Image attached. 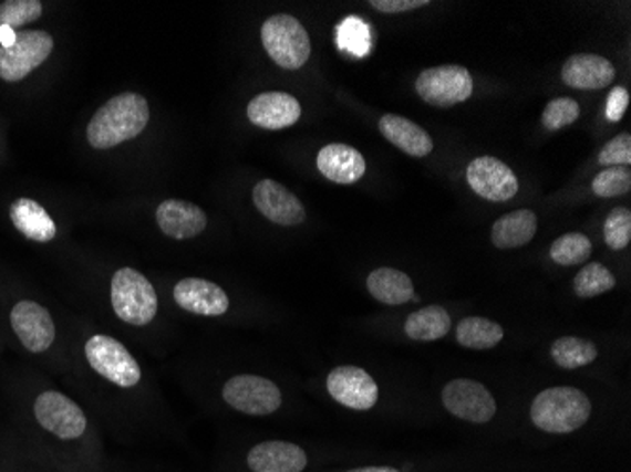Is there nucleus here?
I'll return each mask as SVG.
<instances>
[{"label": "nucleus", "mask_w": 631, "mask_h": 472, "mask_svg": "<svg viewBox=\"0 0 631 472\" xmlns=\"http://www.w3.org/2000/svg\"><path fill=\"white\" fill-rule=\"evenodd\" d=\"M175 301L184 311L199 316H221L229 311L227 293L208 280H182L175 287Z\"/></svg>", "instance_id": "obj_16"}, {"label": "nucleus", "mask_w": 631, "mask_h": 472, "mask_svg": "<svg viewBox=\"0 0 631 472\" xmlns=\"http://www.w3.org/2000/svg\"><path fill=\"white\" fill-rule=\"evenodd\" d=\"M371 7L376 8L379 12L401 13L416 8L427 7V0H371Z\"/></svg>", "instance_id": "obj_37"}, {"label": "nucleus", "mask_w": 631, "mask_h": 472, "mask_svg": "<svg viewBox=\"0 0 631 472\" xmlns=\"http://www.w3.org/2000/svg\"><path fill=\"white\" fill-rule=\"evenodd\" d=\"M598 161L603 167H628L631 162V136L630 133H622V135L612 138L611 143L607 144L606 148L601 149Z\"/></svg>", "instance_id": "obj_35"}, {"label": "nucleus", "mask_w": 631, "mask_h": 472, "mask_svg": "<svg viewBox=\"0 0 631 472\" xmlns=\"http://www.w3.org/2000/svg\"><path fill=\"white\" fill-rule=\"evenodd\" d=\"M537 233V216L531 210H515L505 214L492 227V242L499 250L523 248L534 240Z\"/></svg>", "instance_id": "obj_22"}, {"label": "nucleus", "mask_w": 631, "mask_h": 472, "mask_svg": "<svg viewBox=\"0 0 631 472\" xmlns=\"http://www.w3.org/2000/svg\"><path fill=\"white\" fill-rule=\"evenodd\" d=\"M443 405L451 415L470 423H488L496 416V399L483 384L467 378L452 380L443 389Z\"/></svg>", "instance_id": "obj_10"}, {"label": "nucleus", "mask_w": 631, "mask_h": 472, "mask_svg": "<svg viewBox=\"0 0 631 472\" xmlns=\"http://www.w3.org/2000/svg\"><path fill=\"white\" fill-rule=\"evenodd\" d=\"M42 15L39 0H7L0 4V25L15 27L33 23Z\"/></svg>", "instance_id": "obj_32"}, {"label": "nucleus", "mask_w": 631, "mask_h": 472, "mask_svg": "<svg viewBox=\"0 0 631 472\" xmlns=\"http://www.w3.org/2000/svg\"><path fill=\"white\" fill-rule=\"evenodd\" d=\"M13 227L34 242H50L58 234L55 221L33 199H18L10 207Z\"/></svg>", "instance_id": "obj_23"}, {"label": "nucleus", "mask_w": 631, "mask_h": 472, "mask_svg": "<svg viewBox=\"0 0 631 472\" xmlns=\"http://www.w3.org/2000/svg\"><path fill=\"white\" fill-rule=\"evenodd\" d=\"M52 50L53 39L45 31L18 34L12 48H0V78L4 82H20L37 71L50 57Z\"/></svg>", "instance_id": "obj_8"}, {"label": "nucleus", "mask_w": 631, "mask_h": 472, "mask_svg": "<svg viewBox=\"0 0 631 472\" xmlns=\"http://www.w3.org/2000/svg\"><path fill=\"white\" fill-rule=\"evenodd\" d=\"M307 461L303 448L280 440L261 442L248 453L251 472H301L307 466Z\"/></svg>", "instance_id": "obj_20"}, {"label": "nucleus", "mask_w": 631, "mask_h": 472, "mask_svg": "<svg viewBox=\"0 0 631 472\" xmlns=\"http://www.w3.org/2000/svg\"><path fill=\"white\" fill-rule=\"evenodd\" d=\"M224 399L229 407L250 416L272 415L282 405V394L277 384L254 375L235 376L227 380Z\"/></svg>", "instance_id": "obj_7"}, {"label": "nucleus", "mask_w": 631, "mask_h": 472, "mask_svg": "<svg viewBox=\"0 0 631 472\" xmlns=\"http://www.w3.org/2000/svg\"><path fill=\"white\" fill-rule=\"evenodd\" d=\"M85 357L91 369L97 370L99 375L120 388H133L141 382L138 363L116 338L104 335L91 337L85 344Z\"/></svg>", "instance_id": "obj_6"}, {"label": "nucleus", "mask_w": 631, "mask_h": 472, "mask_svg": "<svg viewBox=\"0 0 631 472\" xmlns=\"http://www.w3.org/2000/svg\"><path fill=\"white\" fill-rule=\"evenodd\" d=\"M318 170L322 172L328 180L349 186L360 181L368 170V162L363 159L358 149L352 148L349 144H328L320 149V154L316 157Z\"/></svg>", "instance_id": "obj_19"}, {"label": "nucleus", "mask_w": 631, "mask_h": 472, "mask_svg": "<svg viewBox=\"0 0 631 472\" xmlns=\"http://www.w3.org/2000/svg\"><path fill=\"white\" fill-rule=\"evenodd\" d=\"M15 39H18V33L13 31L12 27L0 25V45L2 50H8L15 44Z\"/></svg>", "instance_id": "obj_38"}, {"label": "nucleus", "mask_w": 631, "mask_h": 472, "mask_svg": "<svg viewBox=\"0 0 631 472\" xmlns=\"http://www.w3.org/2000/svg\"><path fill=\"white\" fill-rule=\"evenodd\" d=\"M614 285H617L614 274L601 263H588L582 266L573 282L575 295L580 298L598 297L611 292Z\"/></svg>", "instance_id": "obj_28"}, {"label": "nucleus", "mask_w": 631, "mask_h": 472, "mask_svg": "<svg viewBox=\"0 0 631 472\" xmlns=\"http://www.w3.org/2000/svg\"><path fill=\"white\" fill-rule=\"evenodd\" d=\"M368 290L379 303L390 306H400L414 298L413 280L405 272L390 266H382L369 274Z\"/></svg>", "instance_id": "obj_24"}, {"label": "nucleus", "mask_w": 631, "mask_h": 472, "mask_svg": "<svg viewBox=\"0 0 631 472\" xmlns=\"http://www.w3.org/2000/svg\"><path fill=\"white\" fill-rule=\"evenodd\" d=\"M148 101L136 93H122L99 108L87 125V140L97 149L133 140L148 127Z\"/></svg>", "instance_id": "obj_1"}, {"label": "nucleus", "mask_w": 631, "mask_h": 472, "mask_svg": "<svg viewBox=\"0 0 631 472\" xmlns=\"http://www.w3.org/2000/svg\"><path fill=\"white\" fill-rule=\"evenodd\" d=\"M529 415L545 433H573L590 420L592 402L577 388H548L535 397Z\"/></svg>", "instance_id": "obj_2"}, {"label": "nucleus", "mask_w": 631, "mask_h": 472, "mask_svg": "<svg viewBox=\"0 0 631 472\" xmlns=\"http://www.w3.org/2000/svg\"><path fill=\"white\" fill-rule=\"evenodd\" d=\"M261 42L269 57L288 71L301 69L312 52L309 33L303 23L288 13H278L265 21L261 27Z\"/></svg>", "instance_id": "obj_3"}, {"label": "nucleus", "mask_w": 631, "mask_h": 472, "mask_svg": "<svg viewBox=\"0 0 631 472\" xmlns=\"http://www.w3.org/2000/svg\"><path fill=\"white\" fill-rule=\"evenodd\" d=\"M630 104V93L624 87H614L607 98L606 114L609 122H620Z\"/></svg>", "instance_id": "obj_36"}, {"label": "nucleus", "mask_w": 631, "mask_h": 472, "mask_svg": "<svg viewBox=\"0 0 631 472\" xmlns=\"http://www.w3.org/2000/svg\"><path fill=\"white\" fill-rule=\"evenodd\" d=\"M155 220L163 233L176 240L194 239L207 229L208 218L194 202L165 201L155 212Z\"/></svg>", "instance_id": "obj_18"}, {"label": "nucleus", "mask_w": 631, "mask_h": 472, "mask_svg": "<svg viewBox=\"0 0 631 472\" xmlns=\"http://www.w3.org/2000/svg\"><path fill=\"white\" fill-rule=\"evenodd\" d=\"M469 188L483 199L492 202H507L518 193V178L515 172L496 157H477L467 167Z\"/></svg>", "instance_id": "obj_11"}, {"label": "nucleus", "mask_w": 631, "mask_h": 472, "mask_svg": "<svg viewBox=\"0 0 631 472\" xmlns=\"http://www.w3.org/2000/svg\"><path fill=\"white\" fill-rule=\"evenodd\" d=\"M603 239L611 250H624L631 242V212L630 208L619 207L607 216L603 225Z\"/></svg>", "instance_id": "obj_31"}, {"label": "nucleus", "mask_w": 631, "mask_h": 472, "mask_svg": "<svg viewBox=\"0 0 631 472\" xmlns=\"http://www.w3.org/2000/svg\"><path fill=\"white\" fill-rule=\"evenodd\" d=\"M34 416L45 431L63 440L80 439L87 428L82 408L59 391L40 395L34 402Z\"/></svg>", "instance_id": "obj_9"}, {"label": "nucleus", "mask_w": 631, "mask_h": 472, "mask_svg": "<svg viewBox=\"0 0 631 472\" xmlns=\"http://www.w3.org/2000/svg\"><path fill=\"white\" fill-rule=\"evenodd\" d=\"M617 76L611 61L596 53H577L566 61L561 69L563 84L575 90H603Z\"/></svg>", "instance_id": "obj_17"}, {"label": "nucleus", "mask_w": 631, "mask_h": 472, "mask_svg": "<svg viewBox=\"0 0 631 472\" xmlns=\"http://www.w3.org/2000/svg\"><path fill=\"white\" fill-rule=\"evenodd\" d=\"M337 42L341 50L352 53L355 57L368 55L371 50V29L358 18H346L337 27Z\"/></svg>", "instance_id": "obj_30"}, {"label": "nucleus", "mask_w": 631, "mask_h": 472, "mask_svg": "<svg viewBox=\"0 0 631 472\" xmlns=\"http://www.w3.org/2000/svg\"><path fill=\"white\" fill-rule=\"evenodd\" d=\"M416 93L424 103L437 108H451L473 95V78L465 66H433L420 74Z\"/></svg>", "instance_id": "obj_5"}, {"label": "nucleus", "mask_w": 631, "mask_h": 472, "mask_svg": "<svg viewBox=\"0 0 631 472\" xmlns=\"http://www.w3.org/2000/svg\"><path fill=\"white\" fill-rule=\"evenodd\" d=\"M301 117V104L280 91L261 93L248 104V119L261 129L278 130L296 125Z\"/></svg>", "instance_id": "obj_15"}, {"label": "nucleus", "mask_w": 631, "mask_h": 472, "mask_svg": "<svg viewBox=\"0 0 631 472\" xmlns=\"http://www.w3.org/2000/svg\"><path fill=\"white\" fill-rule=\"evenodd\" d=\"M328 391L337 402L352 410H371L379 401V386L368 370L337 367L328 376Z\"/></svg>", "instance_id": "obj_12"}, {"label": "nucleus", "mask_w": 631, "mask_h": 472, "mask_svg": "<svg viewBox=\"0 0 631 472\" xmlns=\"http://www.w3.org/2000/svg\"><path fill=\"white\" fill-rule=\"evenodd\" d=\"M13 331L21 344L33 354H42L55 340V324L50 312L33 301H21L10 314Z\"/></svg>", "instance_id": "obj_13"}, {"label": "nucleus", "mask_w": 631, "mask_h": 472, "mask_svg": "<svg viewBox=\"0 0 631 472\" xmlns=\"http://www.w3.org/2000/svg\"><path fill=\"white\" fill-rule=\"evenodd\" d=\"M379 129L387 143L397 146L411 157H427L433 151L432 136L424 127L413 124L411 119L395 114H386L379 122Z\"/></svg>", "instance_id": "obj_21"}, {"label": "nucleus", "mask_w": 631, "mask_h": 472, "mask_svg": "<svg viewBox=\"0 0 631 472\" xmlns=\"http://www.w3.org/2000/svg\"><path fill=\"white\" fill-rule=\"evenodd\" d=\"M112 306L125 324L146 325L157 314V293L144 274L125 266L112 279Z\"/></svg>", "instance_id": "obj_4"}, {"label": "nucleus", "mask_w": 631, "mask_h": 472, "mask_svg": "<svg viewBox=\"0 0 631 472\" xmlns=\"http://www.w3.org/2000/svg\"><path fill=\"white\" fill-rule=\"evenodd\" d=\"M592 189L603 199L628 193L631 189V170L628 167H609L593 178Z\"/></svg>", "instance_id": "obj_34"}, {"label": "nucleus", "mask_w": 631, "mask_h": 472, "mask_svg": "<svg viewBox=\"0 0 631 472\" xmlns=\"http://www.w3.org/2000/svg\"><path fill=\"white\" fill-rule=\"evenodd\" d=\"M349 472H401L397 469H392V466H363V469H354V471Z\"/></svg>", "instance_id": "obj_39"}, {"label": "nucleus", "mask_w": 631, "mask_h": 472, "mask_svg": "<svg viewBox=\"0 0 631 472\" xmlns=\"http://www.w3.org/2000/svg\"><path fill=\"white\" fill-rule=\"evenodd\" d=\"M550 356L560 369L573 370L596 361L598 348L587 338L561 337L552 344Z\"/></svg>", "instance_id": "obj_27"}, {"label": "nucleus", "mask_w": 631, "mask_h": 472, "mask_svg": "<svg viewBox=\"0 0 631 472\" xmlns=\"http://www.w3.org/2000/svg\"><path fill=\"white\" fill-rule=\"evenodd\" d=\"M592 242L582 233H567L556 239L550 247V258L561 266L587 263L592 255Z\"/></svg>", "instance_id": "obj_29"}, {"label": "nucleus", "mask_w": 631, "mask_h": 472, "mask_svg": "<svg viewBox=\"0 0 631 472\" xmlns=\"http://www.w3.org/2000/svg\"><path fill=\"white\" fill-rule=\"evenodd\" d=\"M452 329L451 314L441 306H425L406 317L405 333L420 343L445 338Z\"/></svg>", "instance_id": "obj_25"}, {"label": "nucleus", "mask_w": 631, "mask_h": 472, "mask_svg": "<svg viewBox=\"0 0 631 472\" xmlns=\"http://www.w3.org/2000/svg\"><path fill=\"white\" fill-rule=\"evenodd\" d=\"M254 204L259 212L278 225L293 227L303 223V202L275 180H261L254 188Z\"/></svg>", "instance_id": "obj_14"}, {"label": "nucleus", "mask_w": 631, "mask_h": 472, "mask_svg": "<svg viewBox=\"0 0 631 472\" xmlns=\"http://www.w3.org/2000/svg\"><path fill=\"white\" fill-rule=\"evenodd\" d=\"M580 116V106L575 98L558 97L545 106L541 122L548 130H560L573 125Z\"/></svg>", "instance_id": "obj_33"}, {"label": "nucleus", "mask_w": 631, "mask_h": 472, "mask_svg": "<svg viewBox=\"0 0 631 472\" xmlns=\"http://www.w3.org/2000/svg\"><path fill=\"white\" fill-rule=\"evenodd\" d=\"M503 327L486 317H465L456 327V340L464 348L490 349L501 343Z\"/></svg>", "instance_id": "obj_26"}]
</instances>
